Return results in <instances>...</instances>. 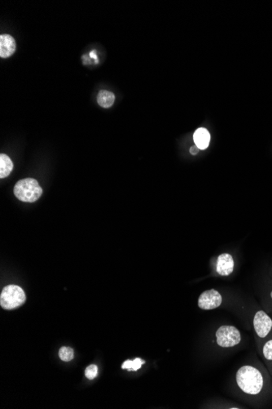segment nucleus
<instances>
[{
	"instance_id": "4",
	"label": "nucleus",
	"mask_w": 272,
	"mask_h": 409,
	"mask_svg": "<svg viewBox=\"0 0 272 409\" xmlns=\"http://www.w3.org/2000/svg\"><path fill=\"white\" fill-rule=\"evenodd\" d=\"M217 344L223 348L233 347L241 341L240 333L236 328L223 325L216 332Z\"/></svg>"
},
{
	"instance_id": "17",
	"label": "nucleus",
	"mask_w": 272,
	"mask_h": 409,
	"mask_svg": "<svg viewBox=\"0 0 272 409\" xmlns=\"http://www.w3.org/2000/svg\"><path fill=\"white\" fill-rule=\"evenodd\" d=\"M270 296H271V298H272V292H271V293H270Z\"/></svg>"
},
{
	"instance_id": "10",
	"label": "nucleus",
	"mask_w": 272,
	"mask_h": 409,
	"mask_svg": "<svg viewBox=\"0 0 272 409\" xmlns=\"http://www.w3.org/2000/svg\"><path fill=\"white\" fill-rule=\"evenodd\" d=\"M13 169V162L7 154H0V178L9 177Z\"/></svg>"
},
{
	"instance_id": "6",
	"label": "nucleus",
	"mask_w": 272,
	"mask_h": 409,
	"mask_svg": "<svg viewBox=\"0 0 272 409\" xmlns=\"http://www.w3.org/2000/svg\"><path fill=\"white\" fill-rule=\"evenodd\" d=\"M254 327L257 335L261 338H265L271 330V319L265 311H258L254 315Z\"/></svg>"
},
{
	"instance_id": "8",
	"label": "nucleus",
	"mask_w": 272,
	"mask_h": 409,
	"mask_svg": "<svg viewBox=\"0 0 272 409\" xmlns=\"http://www.w3.org/2000/svg\"><path fill=\"white\" fill-rule=\"evenodd\" d=\"M16 41L12 35H1L0 36V57L10 58L16 51Z\"/></svg>"
},
{
	"instance_id": "12",
	"label": "nucleus",
	"mask_w": 272,
	"mask_h": 409,
	"mask_svg": "<svg viewBox=\"0 0 272 409\" xmlns=\"http://www.w3.org/2000/svg\"><path fill=\"white\" fill-rule=\"evenodd\" d=\"M143 364H144V361H142L140 359H135L133 361L127 360L123 364L122 368L123 369H127V370L129 371H137L139 370Z\"/></svg>"
},
{
	"instance_id": "1",
	"label": "nucleus",
	"mask_w": 272,
	"mask_h": 409,
	"mask_svg": "<svg viewBox=\"0 0 272 409\" xmlns=\"http://www.w3.org/2000/svg\"><path fill=\"white\" fill-rule=\"evenodd\" d=\"M239 388L248 395H258L263 387V376L257 368L250 365L241 367L236 372Z\"/></svg>"
},
{
	"instance_id": "3",
	"label": "nucleus",
	"mask_w": 272,
	"mask_h": 409,
	"mask_svg": "<svg viewBox=\"0 0 272 409\" xmlns=\"http://www.w3.org/2000/svg\"><path fill=\"white\" fill-rule=\"evenodd\" d=\"M25 292L17 285H8L3 289L0 305L5 310H13L25 303Z\"/></svg>"
},
{
	"instance_id": "16",
	"label": "nucleus",
	"mask_w": 272,
	"mask_h": 409,
	"mask_svg": "<svg viewBox=\"0 0 272 409\" xmlns=\"http://www.w3.org/2000/svg\"><path fill=\"white\" fill-rule=\"evenodd\" d=\"M199 150H200V149H199L197 146H192L190 148V153L193 154V155H196V154H197V153H198Z\"/></svg>"
},
{
	"instance_id": "11",
	"label": "nucleus",
	"mask_w": 272,
	"mask_h": 409,
	"mask_svg": "<svg viewBox=\"0 0 272 409\" xmlns=\"http://www.w3.org/2000/svg\"><path fill=\"white\" fill-rule=\"evenodd\" d=\"M115 101V95L112 92L107 90L100 91L97 96V102L103 108L108 109L113 105Z\"/></svg>"
},
{
	"instance_id": "7",
	"label": "nucleus",
	"mask_w": 272,
	"mask_h": 409,
	"mask_svg": "<svg viewBox=\"0 0 272 409\" xmlns=\"http://www.w3.org/2000/svg\"><path fill=\"white\" fill-rule=\"evenodd\" d=\"M234 269L233 257L229 253H223L218 257L216 270L221 276H229Z\"/></svg>"
},
{
	"instance_id": "13",
	"label": "nucleus",
	"mask_w": 272,
	"mask_h": 409,
	"mask_svg": "<svg viewBox=\"0 0 272 409\" xmlns=\"http://www.w3.org/2000/svg\"><path fill=\"white\" fill-rule=\"evenodd\" d=\"M59 356L65 362H70L74 359V350L70 347H62L59 349Z\"/></svg>"
},
{
	"instance_id": "14",
	"label": "nucleus",
	"mask_w": 272,
	"mask_h": 409,
	"mask_svg": "<svg viewBox=\"0 0 272 409\" xmlns=\"http://www.w3.org/2000/svg\"><path fill=\"white\" fill-rule=\"evenodd\" d=\"M263 356L267 360L272 361V340L268 341L263 346Z\"/></svg>"
},
{
	"instance_id": "15",
	"label": "nucleus",
	"mask_w": 272,
	"mask_h": 409,
	"mask_svg": "<svg viewBox=\"0 0 272 409\" xmlns=\"http://www.w3.org/2000/svg\"><path fill=\"white\" fill-rule=\"evenodd\" d=\"M97 373H98V368L94 364L93 365H90V366H88L86 368V371H85V375H86V377L88 379H90V380H93V379L96 378V376H97Z\"/></svg>"
},
{
	"instance_id": "5",
	"label": "nucleus",
	"mask_w": 272,
	"mask_h": 409,
	"mask_svg": "<svg viewBox=\"0 0 272 409\" xmlns=\"http://www.w3.org/2000/svg\"><path fill=\"white\" fill-rule=\"evenodd\" d=\"M223 298L220 293L215 289L207 290L199 296L198 307L204 311L215 310L221 306Z\"/></svg>"
},
{
	"instance_id": "2",
	"label": "nucleus",
	"mask_w": 272,
	"mask_h": 409,
	"mask_svg": "<svg viewBox=\"0 0 272 409\" xmlns=\"http://www.w3.org/2000/svg\"><path fill=\"white\" fill-rule=\"evenodd\" d=\"M43 189L34 178L20 180L15 185L14 195L19 200L25 203H34L41 197Z\"/></svg>"
},
{
	"instance_id": "9",
	"label": "nucleus",
	"mask_w": 272,
	"mask_h": 409,
	"mask_svg": "<svg viewBox=\"0 0 272 409\" xmlns=\"http://www.w3.org/2000/svg\"><path fill=\"white\" fill-rule=\"evenodd\" d=\"M193 140L200 150H205L208 148L210 142V134L206 128H198L194 132Z\"/></svg>"
}]
</instances>
